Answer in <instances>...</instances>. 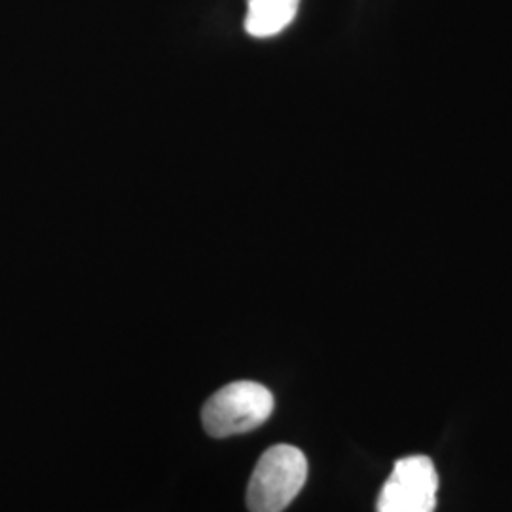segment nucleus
Listing matches in <instances>:
<instances>
[{"instance_id": "f257e3e1", "label": "nucleus", "mask_w": 512, "mask_h": 512, "mask_svg": "<svg viewBox=\"0 0 512 512\" xmlns=\"http://www.w3.org/2000/svg\"><path fill=\"white\" fill-rule=\"evenodd\" d=\"M308 478V459L302 450L277 444L262 454L247 486L251 512H283L300 494Z\"/></svg>"}, {"instance_id": "f03ea898", "label": "nucleus", "mask_w": 512, "mask_h": 512, "mask_svg": "<svg viewBox=\"0 0 512 512\" xmlns=\"http://www.w3.org/2000/svg\"><path fill=\"white\" fill-rule=\"evenodd\" d=\"M274 412V395L268 387L256 382H234L224 385L203 404L205 431L215 439H226L255 431Z\"/></svg>"}, {"instance_id": "7ed1b4c3", "label": "nucleus", "mask_w": 512, "mask_h": 512, "mask_svg": "<svg viewBox=\"0 0 512 512\" xmlns=\"http://www.w3.org/2000/svg\"><path fill=\"white\" fill-rule=\"evenodd\" d=\"M439 494L437 467L427 456L399 459L385 480L376 512H435Z\"/></svg>"}, {"instance_id": "20e7f679", "label": "nucleus", "mask_w": 512, "mask_h": 512, "mask_svg": "<svg viewBox=\"0 0 512 512\" xmlns=\"http://www.w3.org/2000/svg\"><path fill=\"white\" fill-rule=\"evenodd\" d=\"M300 0H247L245 31L255 38H270L285 31L298 14Z\"/></svg>"}]
</instances>
